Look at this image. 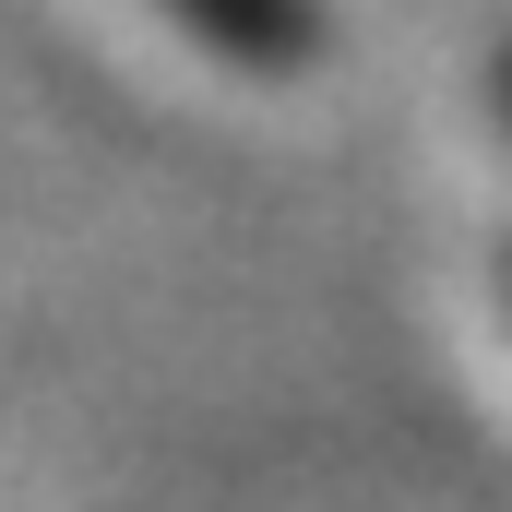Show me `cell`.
<instances>
[{
  "label": "cell",
  "mask_w": 512,
  "mask_h": 512,
  "mask_svg": "<svg viewBox=\"0 0 512 512\" xmlns=\"http://www.w3.org/2000/svg\"><path fill=\"white\" fill-rule=\"evenodd\" d=\"M155 36L227 60V72H298L310 60V12L298 0H131Z\"/></svg>",
  "instance_id": "6da1fadb"
},
{
  "label": "cell",
  "mask_w": 512,
  "mask_h": 512,
  "mask_svg": "<svg viewBox=\"0 0 512 512\" xmlns=\"http://www.w3.org/2000/svg\"><path fill=\"white\" fill-rule=\"evenodd\" d=\"M501 334H512V286H501Z\"/></svg>",
  "instance_id": "7a4b0ae2"
}]
</instances>
